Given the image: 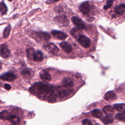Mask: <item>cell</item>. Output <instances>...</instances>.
Here are the masks:
<instances>
[{"label":"cell","instance_id":"6da1fadb","mask_svg":"<svg viewBox=\"0 0 125 125\" xmlns=\"http://www.w3.org/2000/svg\"><path fill=\"white\" fill-rule=\"evenodd\" d=\"M30 91L33 94L41 98H47L53 93L52 86L46 84L42 82L34 83L29 89Z\"/></svg>","mask_w":125,"mask_h":125},{"label":"cell","instance_id":"7a4b0ae2","mask_svg":"<svg viewBox=\"0 0 125 125\" xmlns=\"http://www.w3.org/2000/svg\"><path fill=\"white\" fill-rule=\"evenodd\" d=\"M54 21L60 27L67 26L69 23V20L65 15H61L56 16L54 19Z\"/></svg>","mask_w":125,"mask_h":125},{"label":"cell","instance_id":"3957f363","mask_svg":"<svg viewBox=\"0 0 125 125\" xmlns=\"http://www.w3.org/2000/svg\"><path fill=\"white\" fill-rule=\"evenodd\" d=\"M78 42L80 45L85 48H88L91 45V41L90 39L84 35H82L78 39Z\"/></svg>","mask_w":125,"mask_h":125},{"label":"cell","instance_id":"277c9868","mask_svg":"<svg viewBox=\"0 0 125 125\" xmlns=\"http://www.w3.org/2000/svg\"><path fill=\"white\" fill-rule=\"evenodd\" d=\"M0 56L4 58L10 57L11 55L10 51L6 44L3 43L0 45Z\"/></svg>","mask_w":125,"mask_h":125},{"label":"cell","instance_id":"5b68a950","mask_svg":"<svg viewBox=\"0 0 125 125\" xmlns=\"http://www.w3.org/2000/svg\"><path fill=\"white\" fill-rule=\"evenodd\" d=\"M0 79L6 81L13 82L16 79V76L12 72H8L0 75Z\"/></svg>","mask_w":125,"mask_h":125},{"label":"cell","instance_id":"8992f818","mask_svg":"<svg viewBox=\"0 0 125 125\" xmlns=\"http://www.w3.org/2000/svg\"><path fill=\"white\" fill-rule=\"evenodd\" d=\"M71 21L73 24L80 29H84L85 28V24L83 21L79 18L73 16L71 18Z\"/></svg>","mask_w":125,"mask_h":125},{"label":"cell","instance_id":"52a82bcc","mask_svg":"<svg viewBox=\"0 0 125 125\" xmlns=\"http://www.w3.org/2000/svg\"><path fill=\"white\" fill-rule=\"evenodd\" d=\"M51 33L54 37L61 40H65L67 37V35L66 33L60 31L53 30L51 32Z\"/></svg>","mask_w":125,"mask_h":125},{"label":"cell","instance_id":"ba28073f","mask_svg":"<svg viewBox=\"0 0 125 125\" xmlns=\"http://www.w3.org/2000/svg\"><path fill=\"white\" fill-rule=\"evenodd\" d=\"M45 49L50 53L53 55H57L59 51V49L54 44L52 43H48L45 46Z\"/></svg>","mask_w":125,"mask_h":125},{"label":"cell","instance_id":"9c48e42d","mask_svg":"<svg viewBox=\"0 0 125 125\" xmlns=\"http://www.w3.org/2000/svg\"><path fill=\"white\" fill-rule=\"evenodd\" d=\"M22 77L27 80L31 79L34 76V72L30 68H25L21 73Z\"/></svg>","mask_w":125,"mask_h":125},{"label":"cell","instance_id":"30bf717a","mask_svg":"<svg viewBox=\"0 0 125 125\" xmlns=\"http://www.w3.org/2000/svg\"><path fill=\"white\" fill-rule=\"evenodd\" d=\"M104 99L109 102H113L115 101L116 99V93L113 91H110L106 92L104 95Z\"/></svg>","mask_w":125,"mask_h":125},{"label":"cell","instance_id":"8fae6325","mask_svg":"<svg viewBox=\"0 0 125 125\" xmlns=\"http://www.w3.org/2000/svg\"><path fill=\"white\" fill-rule=\"evenodd\" d=\"M60 46L62 50L66 53H69L72 51V48L71 45L66 42L63 41L60 43Z\"/></svg>","mask_w":125,"mask_h":125},{"label":"cell","instance_id":"7c38bea8","mask_svg":"<svg viewBox=\"0 0 125 125\" xmlns=\"http://www.w3.org/2000/svg\"><path fill=\"white\" fill-rule=\"evenodd\" d=\"M41 79L44 82H49L51 79V77L50 73L46 70H42L40 74Z\"/></svg>","mask_w":125,"mask_h":125},{"label":"cell","instance_id":"4fadbf2b","mask_svg":"<svg viewBox=\"0 0 125 125\" xmlns=\"http://www.w3.org/2000/svg\"><path fill=\"white\" fill-rule=\"evenodd\" d=\"M35 33L36 36L42 40H43L45 41H48L51 38V36L50 34H49L47 32L39 31V32H36Z\"/></svg>","mask_w":125,"mask_h":125},{"label":"cell","instance_id":"5bb4252c","mask_svg":"<svg viewBox=\"0 0 125 125\" xmlns=\"http://www.w3.org/2000/svg\"><path fill=\"white\" fill-rule=\"evenodd\" d=\"M79 9L83 14H87L90 11V6L87 1H84L82 3L79 7Z\"/></svg>","mask_w":125,"mask_h":125},{"label":"cell","instance_id":"9a60e30c","mask_svg":"<svg viewBox=\"0 0 125 125\" xmlns=\"http://www.w3.org/2000/svg\"><path fill=\"white\" fill-rule=\"evenodd\" d=\"M62 83L63 86L66 88H71L74 85L73 81L70 77L64 78L62 81Z\"/></svg>","mask_w":125,"mask_h":125},{"label":"cell","instance_id":"2e32d148","mask_svg":"<svg viewBox=\"0 0 125 125\" xmlns=\"http://www.w3.org/2000/svg\"><path fill=\"white\" fill-rule=\"evenodd\" d=\"M70 33L71 35L74 37L76 39H78L82 35V32L81 31V29H79L77 27H74L72 28L70 31Z\"/></svg>","mask_w":125,"mask_h":125},{"label":"cell","instance_id":"e0dca14e","mask_svg":"<svg viewBox=\"0 0 125 125\" xmlns=\"http://www.w3.org/2000/svg\"><path fill=\"white\" fill-rule=\"evenodd\" d=\"M73 94V91L71 89H66L61 91H59L58 95L60 98H64L69 96Z\"/></svg>","mask_w":125,"mask_h":125},{"label":"cell","instance_id":"ac0fdd59","mask_svg":"<svg viewBox=\"0 0 125 125\" xmlns=\"http://www.w3.org/2000/svg\"><path fill=\"white\" fill-rule=\"evenodd\" d=\"M43 59V55L42 52L40 50H37L35 54L33 60L35 62H41Z\"/></svg>","mask_w":125,"mask_h":125},{"label":"cell","instance_id":"d6986e66","mask_svg":"<svg viewBox=\"0 0 125 125\" xmlns=\"http://www.w3.org/2000/svg\"><path fill=\"white\" fill-rule=\"evenodd\" d=\"M116 12L119 15H123L125 11V3L121 4L115 7Z\"/></svg>","mask_w":125,"mask_h":125},{"label":"cell","instance_id":"ffe728a7","mask_svg":"<svg viewBox=\"0 0 125 125\" xmlns=\"http://www.w3.org/2000/svg\"><path fill=\"white\" fill-rule=\"evenodd\" d=\"M26 55L28 58H29L30 59H34V56H35V50L34 48L31 47V48H28L26 49Z\"/></svg>","mask_w":125,"mask_h":125},{"label":"cell","instance_id":"44dd1931","mask_svg":"<svg viewBox=\"0 0 125 125\" xmlns=\"http://www.w3.org/2000/svg\"><path fill=\"white\" fill-rule=\"evenodd\" d=\"M11 115L7 110H3L0 113V119L2 120H9Z\"/></svg>","mask_w":125,"mask_h":125},{"label":"cell","instance_id":"7402d4cb","mask_svg":"<svg viewBox=\"0 0 125 125\" xmlns=\"http://www.w3.org/2000/svg\"><path fill=\"white\" fill-rule=\"evenodd\" d=\"M7 12V7L4 2L2 1L0 2V13L2 15H5Z\"/></svg>","mask_w":125,"mask_h":125},{"label":"cell","instance_id":"603a6c76","mask_svg":"<svg viewBox=\"0 0 125 125\" xmlns=\"http://www.w3.org/2000/svg\"><path fill=\"white\" fill-rule=\"evenodd\" d=\"M8 120H9L13 124L15 125H18L20 122V118L19 117L16 115H11Z\"/></svg>","mask_w":125,"mask_h":125},{"label":"cell","instance_id":"cb8c5ba5","mask_svg":"<svg viewBox=\"0 0 125 125\" xmlns=\"http://www.w3.org/2000/svg\"><path fill=\"white\" fill-rule=\"evenodd\" d=\"M114 108L120 112H125V104H115L114 105Z\"/></svg>","mask_w":125,"mask_h":125},{"label":"cell","instance_id":"d4e9b609","mask_svg":"<svg viewBox=\"0 0 125 125\" xmlns=\"http://www.w3.org/2000/svg\"><path fill=\"white\" fill-rule=\"evenodd\" d=\"M102 121L104 124L108 125V124H109L113 122V118L111 116H106L105 117H103L102 119Z\"/></svg>","mask_w":125,"mask_h":125},{"label":"cell","instance_id":"484cf974","mask_svg":"<svg viewBox=\"0 0 125 125\" xmlns=\"http://www.w3.org/2000/svg\"><path fill=\"white\" fill-rule=\"evenodd\" d=\"M92 115L97 118H100L103 116V114L101 111L99 109H95L91 112Z\"/></svg>","mask_w":125,"mask_h":125},{"label":"cell","instance_id":"4316f807","mask_svg":"<svg viewBox=\"0 0 125 125\" xmlns=\"http://www.w3.org/2000/svg\"><path fill=\"white\" fill-rule=\"evenodd\" d=\"M11 30V26L10 24H9L7 26H6L3 31V37L5 38H7L10 35V33Z\"/></svg>","mask_w":125,"mask_h":125},{"label":"cell","instance_id":"83f0119b","mask_svg":"<svg viewBox=\"0 0 125 125\" xmlns=\"http://www.w3.org/2000/svg\"><path fill=\"white\" fill-rule=\"evenodd\" d=\"M57 94L54 93H53L52 94H51L48 98H47V101L49 103H54L56 100H57Z\"/></svg>","mask_w":125,"mask_h":125},{"label":"cell","instance_id":"f1b7e54d","mask_svg":"<svg viewBox=\"0 0 125 125\" xmlns=\"http://www.w3.org/2000/svg\"><path fill=\"white\" fill-rule=\"evenodd\" d=\"M103 111L105 113L107 114H111L113 112V108L110 105H106L104 107Z\"/></svg>","mask_w":125,"mask_h":125},{"label":"cell","instance_id":"f546056e","mask_svg":"<svg viewBox=\"0 0 125 125\" xmlns=\"http://www.w3.org/2000/svg\"><path fill=\"white\" fill-rule=\"evenodd\" d=\"M116 117L119 120L125 122V112L117 114L116 116Z\"/></svg>","mask_w":125,"mask_h":125},{"label":"cell","instance_id":"4dcf8cb0","mask_svg":"<svg viewBox=\"0 0 125 125\" xmlns=\"http://www.w3.org/2000/svg\"><path fill=\"white\" fill-rule=\"evenodd\" d=\"M113 2V0H107L106 2V4L104 6V9L105 10H107V9L110 8L111 6V5H112Z\"/></svg>","mask_w":125,"mask_h":125},{"label":"cell","instance_id":"1f68e13d","mask_svg":"<svg viewBox=\"0 0 125 125\" xmlns=\"http://www.w3.org/2000/svg\"><path fill=\"white\" fill-rule=\"evenodd\" d=\"M83 125H93L91 121L88 119H84L82 121Z\"/></svg>","mask_w":125,"mask_h":125},{"label":"cell","instance_id":"d6a6232c","mask_svg":"<svg viewBox=\"0 0 125 125\" xmlns=\"http://www.w3.org/2000/svg\"><path fill=\"white\" fill-rule=\"evenodd\" d=\"M61 0H47L46 1V3L47 4H51V3H54L55 2H57V1H59Z\"/></svg>","mask_w":125,"mask_h":125},{"label":"cell","instance_id":"836d02e7","mask_svg":"<svg viewBox=\"0 0 125 125\" xmlns=\"http://www.w3.org/2000/svg\"><path fill=\"white\" fill-rule=\"evenodd\" d=\"M4 88L6 90H10L11 89V85L8 83H5L4 85Z\"/></svg>","mask_w":125,"mask_h":125},{"label":"cell","instance_id":"e575fe53","mask_svg":"<svg viewBox=\"0 0 125 125\" xmlns=\"http://www.w3.org/2000/svg\"><path fill=\"white\" fill-rule=\"evenodd\" d=\"M1 68H2V65H1V63L0 62V70L1 69Z\"/></svg>","mask_w":125,"mask_h":125},{"label":"cell","instance_id":"d590c367","mask_svg":"<svg viewBox=\"0 0 125 125\" xmlns=\"http://www.w3.org/2000/svg\"><path fill=\"white\" fill-rule=\"evenodd\" d=\"M9 1H12L13 0H8Z\"/></svg>","mask_w":125,"mask_h":125},{"label":"cell","instance_id":"8d00e7d4","mask_svg":"<svg viewBox=\"0 0 125 125\" xmlns=\"http://www.w3.org/2000/svg\"><path fill=\"white\" fill-rule=\"evenodd\" d=\"M15 125V124H13V125Z\"/></svg>","mask_w":125,"mask_h":125},{"label":"cell","instance_id":"74e56055","mask_svg":"<svg viewBox=\"0 0 125 125\" xmlns=\"http://www.w3.org/2000/svg\"><path fill=\"white\" fill-rule=\"evenodd\" d=\"M96 125H97V124H96Z\"/></svg>","mask_w":125,"mask_h":125},{"label":"cell","instance_id":"f35d334b","mask_svg":"<svg viewBox=\"0 0 125 125\" xmlns=\"http://www.w3.org/2000/svg\"></svg>","mask_w":125,"mask_h":125}]
</instances>
